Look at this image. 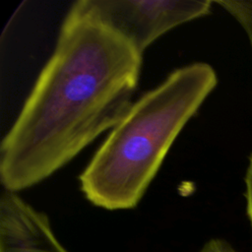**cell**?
Instances as JSON below:
<instances>
[{
  "mask_svg": "<svg viewBox=\"0 0 252 252\" xmlns=\"http://www.w3.org/2000/svg\"><path fill=\"white\" fill-rule=\"evenodd\" d=\"M142 54L118 33L72 5L0 147L5 190L32 187L112 129L130 108Z\"/></svg>",
  "mask_w": 252,
  "mask_h": 252,
  "instance_id": "6da1fadb",
  "label": "cell"
},
{
  "mask_svg": "<svg viewBox=\"0 0 252 252\" xmlns=\"http://www.w3.org/2000/svg\"><path fill=\"white\" fill-rule=\"evenodd\" d=\"M217 83L214 68L196 62L175 69L133 102L79 177L87 200L111 211L135 208Z\"/></svg>",
  "mask_w": 252,
  "mask_h": 252,
  "instance_id": "7a4b0ae2",
  "label": "cell"
},
{
  "mask_svg": "<svg viewBox=\"0 0 252 252\" xmlns=\"http://www.w3.org/2000/svg\"><path fill=\"white\" fill-rule=\"evenodd\" d=\"M208 0H80L73 5L106 26L139 53L171 29L211 12Z\"/></svg>",
  "mask_w": 252,
  "mask_h": 252,
  "instance_id": "3957f363",
  "label": "cell"
},
{
  "mask_svg": "<svg viewBox=\"0 0 252 252\" xmlns=\"http://www.w3.org/2000/svg\"><path fill=\"white\" fill-rule=\"evenodd\" d=\"M0 252H69L55 235L48 217L17 192L0 197Z\"/></svg>",
  "mask_w": 252,
  "mask_h": 252,
  "instance_id": "277c9868",
  "label": "cell"
},
{
  "mask_svg": "<svg viewBox=\"0 0 252 252\" xmlns=\"http://www.w3.org/2000/svg\"><path fill=\"white\" fill-rule=\"evenodd\" d=\"M215 3L237 21L245 32L252 49V0H218Z\"/></svg>",
  "mask_w": 252,
  "mask_h": 252,
  "instance_id": "5b68a950",
  "label": "cell"
},
{
  "mask_svg": "<svg viewBox=\"0 0 252 252\" xmlns=\"http://www.w3.org/2000/svg\"><path fill=\"white\" fill-rule=\"evenodd\" d=\"M245 187L246 213L252 228V156L250 157L248 167L245 174Z\"/></svg>",
  "mask_w": 252,
  "mask_h": 252,
  "instance_id": "8992f818",
  "label": "cell"
},
{
  "mask_svg": "<svg viewBox=\"0 0 252 252\" xmlns=\"http://www.w3.org/2000/svg\"><path fill=\"white\" fill-rule=\"evenodd\" d=\"M200 252H238L228 242L222 239L214 238L205 243Z\"/></svg>",
  "mask_w": 252,
  "mask_h": 252,
  "instance_id": "52a82bcc",
  "label": "cell"
}]
</instances>
